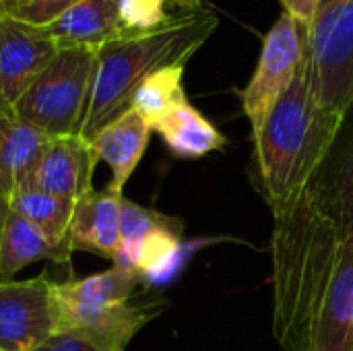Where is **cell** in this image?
<instances>
[{"mask_svg": "<svg viewBox=\"0 0 353 351\" xmlns=\"http://www.w3.org/2000/svg\"><path fill=\"white\" fill-rule=\"evenodd\" d=\"M10 209L19 213L23 219H27L31 225H35L52 242L70 244L68 234H70L77 203L54 197L35 186H29L12 199Z\"/></svg>", "mask_w": 353, "mask_h": 351, "instance_id": "obj_18", "label": "cell"}, {"mask_svg": "<svg viewBox=\"0 0 353 351\" xmlns=\"http://www.w3.org/2000/svg\"><path fill=\"white\" fill-rule=\"evenodd\" d=\"M70 257L72 248L68 242H52L12 209L0 217V281L12 279L37 261L68 267Z\"/></svg>", "mask_w": 353, "mask_h": 351, "instance_id": "obj_14", "label": "cell"}, {"mask_svg": "<svg viewBox=\"0 0 353 351\" xmlns=\"http://www.w3.org/2000/svg\"><path fill=\"white\" fill-rule=\"evenodd\" d=\"M58 48H93L124 35L118 0H77L56 21L43 27Z\"/></svg>", "mask_w": 353, "mask_h": 351, "instance_id": "obj_15", "label": "cell"}, {"mask_svg": "<svg viewBox=\"0 0 353 351\" xmlns=\"http://www.w3.org/2000/svg\"><path fill=\"white\" fill-rule=\"evenodd\" d=\"M343 122L325 110L316 95L306 43L296 79L252 134V182L273 217L296 205L316 184L335 151Z\"/></svg>", "mask_w": 353, "mask_h": 351, "instance_id": "obj_2", "label": "cell"}, {"mask_svg": "<svg viewBox=\"0 0 353 351\" xmlns=\"http://www.w3.org/2000/svg\"><path fill=\"white\" fill-rule=\"evenodd\" d=\"M118 17L124 33H147L170 21L168 0H118Z\"/></svg>", "mask_w": 353, "mask_h": 351, "instance_id": "obj_21", "label": "cell"}, {"mask_svg": "<svg viewBox=\"0 0 353 351\" xmlns=\"http://www.w3.org/2000/svg\"><path fill=\"white\" fill-rule=\"evenodd\" d=\"M58 50L43 27L0 14V114L12 112Z\"/></svg>", "mask_w": 353, "mask_h": 351, "instance_id": "obj_9", "label": "cell"}, {"mask_svg": "<svg viewBox=\"0 0 353 351\" xmlns=\"http://www.w3.org/2000/svg\"><path fill=\"white\" fill-rule=\"evenodd\" d=\"M155 232H176L182 236L184 223L180 217L165 215L157 209L137 205L130 199H122V232H120V250L114 265L126 267L137 250V246Z\"/></svg>", "mask_w": 353, "mask_h": 351, "instance_id": "obj_20", "label": "cell"}, {"mask_svg": "<svg viewBox=\"0 0 353 351\" xmlns=\"http://www.w3.org/2000/svg\"><path fill=\"white\" fill-rule=\"evenodd\" d=\"M279 2L283 4L285 12H290L300 25L310 29V25L314 23V19L319 14L323 0H279Z\"/></svg>", "mask_w": 353, "mask_h": 351, "instance_id": "obj_24", "label": "cell"}, {"mask_svg": "<svg viewBox=\"0 0 353 351\" xmlns=\"http://www.w3.org/2000/svg\"><path fill=\"white\" fill-rule=\"evenodd\" d=\"M48 141V134L19 120L12 112L0 114V217L21 190L33 186Z\"/></svg>", "mask_w": 353, "mask_h": 351, "instance_id": "obj_11", "label": "cell"}, {"mask_svg": "<svg viewBox=\"0 0 353 351\" xmlns=\"http://www.w3.org/2000/svg\"><path fill=\"white\" fill-rule=\"evenodd\" d=\"M56 281L48 271L0 281V351H33L58 333Z\"/></svg>", "mask_w": 353, "mask_h": 351, "instance_id": "obj_8", "label": "cell"}, {"mask_svg": "<svg viewBox=\"0 0 353 351\" xmlns=\"http://www.w3.org/2000/svg\"><path fill=\"white\" fill-rule=\"evenodd\" d=\"M176 6H180V8H199V6H203V0H172Z\"/></svg>", "mask_w": 353, "mask_h": 351, "instance_id": "obj_25", "label": "cell"}, {"mask_svg": "<svg viewBox=\"0 0 353 351\" xmlns=\"http://www.w3.org/2000/svg\"><path fill=\"white\" fill-rule=\"evenodd\" d=\"M151 132V124L139 112L128 110L89 141L97 159L105 161L112 172V180L108 184L110 188L118 192L124 190L149 147Z\"/></svg>", "mask_w": 353, "mask_h": 351, "instance_id": "obj_13", "label": "cell"}, {"mask_svg": "<svg viewBox=\"0 0 353 351\" xmlns=\"http://www.w3.org/2000/svg\"><path fill=\"white\" fill-rule=\"evenodd\" d=\"M97 155L89 141L79 134L50 139L39 159L33 186L54 197L79 203L93 188Z\"/></svg>", "mask_w": 353, "mask_h": 351, "instance_id": "obj_10", "label": "cell"}, {"mask_svg": "<svg viewBox=\"0 0 353 351\" xmlns=\"http://www.w3.org/2000/svg\"><path fill=\"white\" fill-rule=\"evenodd\" d=\"M329 2H333V0H323V2H321V6H325V4H329Z\"/></svg>", "mask_w": 353, "mask_h": 351, "instance_id": "obj_26", "label": "cell"}, {"mask_svg": "<svg viewBox=\"0 0 353 351\" xmlns=\"http://www.w3.org/2000/svg\"><path fill=\"white\" fill-rule=\"evenodd\" d=\"M33 351H103L99 350L97 345L81 339V337H74V335H68V333H54L46 343H41L37 350Z\"/></svg>", "mask_w": 353, "mask_h": 351, "instance_id": "obj_23", "label": "cell"}, {"mask_svg": "<svg viewBox=\"0 0 353 351\" xmlns=\"http://www.w3.org/2000/svg\"><path fill=\"white\" fill-rule=\"evenodd\" d=\"M141 281L137 271L120 265L81 279L56 281L58 331L103 351H126L134 335L159 312L155 304L130 302Z\"/></svg>", "mask_w": 353, "mask_h": 351, "instance_id": "obj_4", "label": "cell"}, {"mask_svg": "<svg viewBox=\"0 0 353 351\" xmlns=\"http://www.w3.org/2000/svg\"><path fill=\"white\" fill-rule=\"evenodd\" d=\"M77 0H0V14L35 27H48Z\"/></svg>", "mask_w": 353, "mask_h": 351, "instance_id": "obj_22", "label": "cell"}, {"mask_svg": "<svg viewBox=\"0 0 353 351\" xmlns=\"http://www.w3.org/2000/svg\"><path fill=\"white\" fill-rule=\"evenodd\" d=\"M308 43V27L290 12H281L263 39V50L248 85L240 91L242 110L252 134L263 126L273 106L290 89L298 74Z\"/></svg>", "mask_w": 353, "mask_h": 351, "instance_id": "obj_7", "label": "cell"}, {"mask_svg": "<svg viewBox=\"0 0 353 351\" xmlns=\"http://www.w3.org/2000/svg\"><path fill=\"white\" fill-rule=\"evenodd\" d=\"M95 56L93 48H60L17 101L12 114L50 139L79 134L89 103Z\"/></svg>", "mask_w": 353, "mask_h": 351, "instance_id": "obj_5", "label": "cell"}, {"mask_svg": "<svg viewBox=\"0 0 353 351\" xmlns=\"http://www.w3.org/2000/svg\"><path fill=\"white\" fill-rule=\"evenodd\" d=\"M122 192L105 186L103 190H91L77 203L68 234L72 252H93L116 261L122 232Z\"/></svg>", "mask_w": 353, "mask_h": 351, "instance_id": "obj_12", "label": "cell"}, {"mask_svg": "<svg viewBox=\"0 0 353 351\" xmlns=\"http://www.w3.org/2000/svg\"><path fill=\"white\" fill-rule=\"evenodd\" d=\"M308 52L321 103L345 120L353 103V0L319 8L308 29Z\"/></svg>", "mask_w": 353, "mask_h": 351, "instance_id": "obj_6", "label": "cell"}, {"mask_svg": "<svg viewBox=\"0 0 353 351\" xmlns=\"http://www.w3.org/2000/svg\"><path fill=\"white\" fill-rule=\"evenodd\" d=\"M184 68L186 64L163 66L151 72L149 77H145L137 87L130 101V110L139 112L151 124V128L178 103L188 101L182 85Z\"/></svg>", "mask_w": 353, "mask_h": 351, "instance_id": "obj_19", "label": "cell"}, {"mask_svg": "<svg viewBox=\"0 0 353 351\" xmlns=\"http://www.w3.org/2000/svg\"><path fill=\"white\" fill-rule=\"evenodd\" d=\"M323 211L343 230H353V134L335 159H329L312 186Z\"/></svg>", "mask_w": 353, "mask_h": 351, "instance_id": "obj_17", "label": "cell"}, {"mask_svg": "<svg viewBox=\"0 0 353 351\" xmlns=\"http://www.w3.org/2000/svg\"><path fill=\"white\" fill-rule=\"evenodd\" d=\"M219 14L211 8H182L147 33H124L103 43L95 56L93 83L79 137L91 141L103 126L130 110L132 95L151 72L186 64L215 33Z\"/></svg>", "mask_w": 353, "mask_h": 351, "instance_id": "obj_3", "label": "cell"}, {"mask_svg": "<svg viewBox=\"0 0 353 351\" xmlns=\"http://www.w3.org/2000/svg\"><path fill=\"white\" fill-rule=\"evenodd\" d=\"M273 337L281 351H353V230L310 188L273 217Z\"/></svg>", "mask_w": 353, "mask_h": 351, "instance_id": "obj_1", "label": "cell"}, {"mask_svg": "<svg viewBox=\"0 0 353 351\" xmlns=\"http://www.w3.org/2000/svg\"><path fill=\"white\" fill-rule=\"evenodd\" d=\"M172 155L180 159H201L225 147V137L190 101L178 103L155 126Z\"/></svg>", "mask_w": 353, "mask_h": 351, "instance_id": "obj_16", "label": "cell"}]
</instances>
